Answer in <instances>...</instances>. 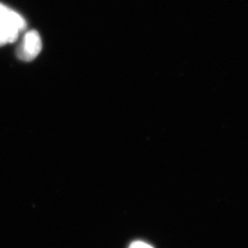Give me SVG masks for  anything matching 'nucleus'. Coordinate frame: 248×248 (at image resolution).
Segmentation results:
<instances>
[{"instance_id": "obj_1", "label": "nucleus", "mask_w": 248, "mask_h": 248, "mask_svg": "<svg viewBox=\"0 0 248 248\" xmlns=\"http://www.w3.org/2000/svg\"><path fill=\"white\" fill-rule=\"evenodd\" d=\"M26 28V21L13 9L0 3V46L13 43Z\"/></svg>"}, {"instance_id": "obj_2", "label": "nucleus", "mask_w": 248, "mask_h": 248, "mask_svg": "<svg viewBox=\"0 0 248 248\" xmlns=\"http://www.w3.org/2000/svg\"><path fill=\"white\" fill-rule=\"evenodd\" d=\"M43 43L40 34L36 31H30L23 37L18 47V57L23 61H31L41 53Z\"/></svg>"}, {"instance_id": "obj_3", "label": "nucleus", "mask_w": 248, "mask_h": 248, "mask_svg": "<svg viewBox=\"0 0 248 248\" xmlns=\"http://www.w3.org/2000/svg\"><path fill=\"white\" fill-rule=\"evenodd\" d=\"M130 248H153L149 245L142 242H135L131 245Z\"/></svg>"}]
</instances>
